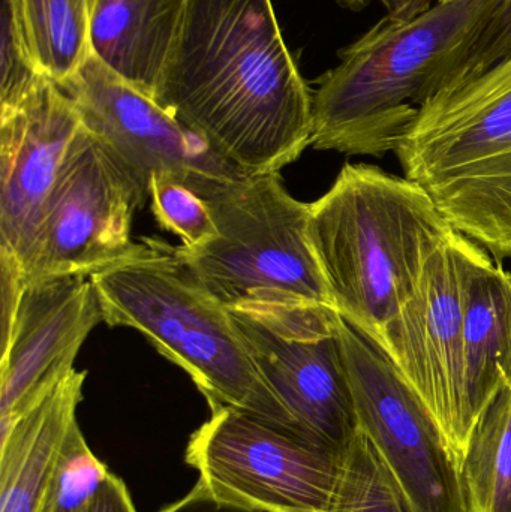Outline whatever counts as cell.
Returning a JSON list of instances; mask_svg holds the SVG:
<instances>
[{"instance_id": "d4e9b609", "label": "cell", "mask_w": 511, "mask_h": 512, "mask_svg": "<svg viewBox=\"0 0 511 512\" xmlns=\"http://www.w3.org/2000/svg\"><path fill=\"white\" fill-rule=\"evenodd\" d=\"M0 283H2V348L11 337L26 289L23 264L11 252L0 249Z\"/></svg>"}, {"instance_id": "83f0119b", "label": "cell", "mask_w": 511, "mask_h": 512, "mask_svg": "<svg viewBox=\"0 0 511 512\" xmlns=\"http://www.w3.org/2000/svg\"><path fill=\"white\" fill-rule=\"evenodd\" d=\"M339 5L344 8L350 9V11H362L363 8L369 5L371 0H336Z\"/></svg>"}, {"instance_id": "52a82bcc", "label": "cell", "mask_w": 511, "mask_h": 512, "mask_svg": "<svg viewBox=\"0 0 511 512\" xmlns=\"http://www.w3.org/2000/svg\"><path fill=\"white\" fill-rule=\"evenodd\" d=\"M260 375L306 438L344 453L359 432L338 310L311 303L227 307Z\"/></svg>"}, {"instance_id": "277c9868", "label": "cell", "mask_w": 511, "mask_h": 512, "mask_svg": "<svg viewBox=\"0 0 511 512\" xmlns=\"http://www.w3.org/2000/svg\"><path fill=\"white\" fill-rule=\"evenodd\" d=\"M90 280L102 321L143 334L191 376L209 406H230L299 432L255 367L230 310L198 282L176 248L141 240Z\"/></svg>"}, {"instance_id": "6da1fadb", "label": "cell", "mask_w": 511, "mask_h": 512, "mask_svg": "<svg viewBox=\"0 0 511 512\" xmlns=\"http://www.w3.org/2000/svg\"><path fill=\"white\" fill-rule=\"evenodd\" d=\"M155 101L246 174L279 173L312 143V93L272 0H185Z\"/></svg>"}, {"instance_id": "8fae6325", "label": "cell", "mask_w": 511, "mask_h": 512, "mask_svg": "<svg viewBox=\"0 0 511 512\" xmlns=\"http://www.w3.org/2000/svg\"><path fill=\"white\" fill-rule=\"evenodd\" d=\"M146 203L131 177L81 128L23 261L27 283L86 277L125 258Z\"/></svg>"}, {"instance_id": "5bb4252c", "label": "cell", "mask_w": 511, "mask_h": 512, "mask_svg": "<svg viewBox=\"0 0 511 512\" xmlns=\"http://www.w3.org/2000/svg\"><path fill=\"white\" fill-rule=\"evenodd\" d=\"M102 321L92 280L60 277L27 283L0 360V424L15 420L66 373Z\"/></svg>"}, {"instance_id": "9a60e30c", "label": "cell", "mask_w": 511, "mask_h": 512, "mask_svg": "<svg viewBox=\"0 0 511 512\" xmlns=\"http://www.w3.org/2000/svg\"><path fill=\"white\" fill-rule=\"evenodd\" d=\"M86 372L66 373L15 420L0 424V512H39L59 462Z\"/></svg>"}, {"instance_id": "484cf974", "label": "cell", "mask_w": 511, "mask_h": 512, "mask_svg": "<svg viewBox=\"0 0 511 512\" xmlns=\"http://www.w3.org/2000/svg\"><path fill=\"white\" fill-rule=\"evenodd\" d=\"M158 512H269L242 507L233 502L224 501L213 495L203 483L198 481L197 486L174 504L168 505Z\"/></svg>"}, {"instance_id": "7c38bea8", "label": "cell", "mask_w": 511, "mask_h": 512, "mask_svg": "<svg viewBox=\"0 0 511 512\" xmlns=\"http://www.w3.org/2000/svg\"><path fill=\"white\" fill-rule=\"evenodd\" d=\"M482 248L455 233L426 262L416 291L380 343L437 421L459 469L468 441L462 426V333L468 282Z\"/></svg>"}, {"instance_id": "ba28073f", "label": "cell", "mask_w": 511, "mask_h": 512, "mask_svg": "<svg viewBox=\"0 0 511 512\" xmlns=\"http://www.w3.org/2000/svg\"><path fill=\"white\" fill-rule=\"evenodd\" d=\"M186 465L213 495L269 512H327L344 453L230 406H209Z\"/></svg>"}, {"instance_id": "4316f807", "label": "cell", "mask_w": 511, "mask_h": 512, "mask_svg": "<svg viewBox=\"0 0 511 512\" xmlns=\"http://www.w3.org/2000/svg\"><path fill=\"white\" fill-rule=\"evenodd\" d=\"M381 2L389 11L387 14L389 17L401 18V20L414 17V15L431 8L428 0H381Z\"/></svg>"}, {"instance_id": "4fadbf2b", "label": "cell", "mask_w": 511, "mask_h": 512, "mask_svg": "<svg viewBox=\"0 0 511 512\" xmlns=\"http://www.w3.org/2000/svg\"><path fill=\"white\" fill-rule=\"evenodd\" d=\"M81 128L74 102L50 78L0 114V249L21 264Z\"/></svg>"}, {"instance_id": "ffe728a7", "label": "cell", "mask_w": 511, "mask_h": 512, "mask_svg": "<svg viewBox=\"0 0 511 512\" xmlns=\"http://www.w3.org/2000/svg\"><path fill=\"white\" fill-rule=\"evenodd\" d=\"M39 512H138L126 484L90 450L77 423L66 436Z\"/></svg>"}, {"instance_id": "44dd1931", "label": "cell", "mask_w": 511, "mask_h": 512, "mask_svg": "<svg viewBox=\"0 0 511 512\" xmlns=\"http://www.w3.org/2000/svg\"><path fill=\"white\" fill-rule=\"evenodd\" d=\"M327 512H410L392 472L360 429L344 451Z\"/></svg>"}, {"instance_id": "2e32d148", "label": "cell", "mask_w": 511, "mask_h": 512, "mask_svg": "<svg viewBox=\"0 0 511 512\" xmlns=\"http://www.w3.org/2000/svg\"><path fill=\"white\" fill-rule=\"evenodd\" d=\"M511 384V274L483 252L474 264L462 333V426L467 441L480 415Z\"/></svg>"}, {"instance_id": "7402d4cb", "label": "cell", "mask_w": 511, "mask_h": 512, "mask_svg": "<svg viewBox=\"0 0 511 512\" xmlns=\"http://www.w3.org/2000/svg\"><path fill=\"white\" fill-rule=\"evenodd\" d=\"M149 198L156 221L179 236L185 248H198L218 236L209 201L176 177H152Z\"/></svg>"}, {"instance_id": "ac0fdd59", "label": "cell", "mask_w": 511, "mask_h": 512, "mask_svg": "<svg viewBox=\"0 0 511 512\" xmlns=\"http://www.w3.org/2000/svg\"><path fill=\"white\" fill-rule=\"evenodd\" d=\"M33 65L63 86L90 54L95 0H5Z\"/></svg>"}, {"instance_id": "e0dca14e", "label": "cell", "mask_w": 511, "mask_h": 512, "mask_svg": "<svg viewBox=\"0 0 511 512\" xmlns=\"http://www.w3.org/2000/svg\"><path fill=\"white\" fill-rule=\"evenodd\" d=\"M185 0H95L90 53L155 98L179 32Z\"/></svg>"}, {"instance_id": "8992f818", "label": "cell", "mask_w": 511, "mask_h": 512, "mask_svg": "<svg viewBox=\"0 0 511 512\" xmlns=\"http://www.w3.org/2000/svg\"><path fill=\"white\" fill-rule=\"evenodd\" d=\"M207 201L218 236L176 254L216 300L225 307L285 301L335 309L309 240L311 204L296 200L279 173L240 177Z\"/></svg>"}, {"instance_id": "5b68a950", "label": "cell", "mask_w": 511, "mask_h": 512, "mask_svg": "<svg viewBox=\"0 0 511 512\" xmlns=\"http://www.w3.org/2000/svg\"><path fill=\"white\" fill-rule=\"evenodd\" d=\"M396 156L456 233L511 259V54L435 96Z\"/></svg>"}, {"instance_id": "f1b7e54d", "label": "cell", "mask_w": 511, "mask_h": 512, "mask_svg": "<svg viewBox=\"0 0 511 512\" xmlns=\"http://www.w3.org/2000/svg\"><path fill=\"white\" fill-rule=\"evenodd\" d=\"M438 2H449V0H438ZM428 3L432 6V0H428Z\"/></svg>"}, {"instance_id": "d6986e66", "label": "cell", "mask_w": 511, "mask_h": 512, "mask_svg": "<svg viewBox=\"0 0 511 512\" xmlns=\"http://www.w3.org/2000/svg\"><path fill=\"white\" fill-rule=\"evenodd\" d=\"M461 477L468 512H511V384L477 420Z\"/></svg>"}, {"instance_id": "cb8c5ba5", "label": "cell", "mask_w": 511, "mask_h": 512, "mask_svg": "<svg viewBox=\"0 0 511 512\" xmlns=\"http://www.w3.org/2000/svg\"><path fill=\"white\" fill-rule=\"evenodd\" d=\"M511 54V0H497L446 90L467 83Z\"/></svg>"}, {"instance_id": "7a4b0ae2", "label": "cell", "mask_w": 511, "mask_h": 512, "mask_svg": "<svg viewBox=\"0 0 511 512\" xmlns=\"http://www.w3.org/2000/svg\"><path fill=\"white\" fill-rule=\"evenodd\" d=\"M497 0H449L405 20L389 15L339 51L312 93V143L345 155L401 146L423 108L449 86Z\"/></svg>"}, {"instance_id": "30bf717a", "label": "cell", "mask_w": 511, "mask_h": 512, "mask_svg": "<svg viewBox=\"0 0 511 512\" xmlns=\"http://www.w3.org/2000/svg\"><path fill=\"white\" fill-rule=\"evenodd\" d=\"M60 87L77 107L86 131L128 173L146 200L155 176L176 177L206 200L248 176L92 53Z\"/></svg>"}, {"instance_id": "3957f363", "label": "cell", "mask_w": 511, "mask_h": 512, "mask_svg": "<svg viewBox=\"0 0 511 512\" xmlns=\"http://www.w3.org/2000/svg\"><path fill=\"white\" fill-rule=\"evenodd\" d=\"M309 240L335 309L380 342L453 234L428 194L374 165L345 164L311 204Z\"/></svg>"}, {"instance_id": "9c48e42d", "label": "cell", "mask_w": 511, "mask_h": 512, "mask_svg": "<svg viewBox=\"0 0 511 512\" xmlns=\"http://www.w3.org/2000/svg\"><path fill=\"white\" fill-rule=\"evenodd\" d=\"M359 429L392 472L410 512H468L461 469L419 394L378 340L339 318Z\"/></svg>"}, {"instance_id": "603a6c76", "label": "cell", "mask_w": 511, "mask_h": 512, "mask_svg": "<svg viewBox=\"0 0 511 512\" xmlns=\"http://www.w3.org/2000/svg\"><path fill=\"white\" fill-rule=\"evenodd\" d=\"M2 78H0V114L15 110L42 81L44 75L27 54L8 3L2 8Z\"/></svg>"}]
</instances>
